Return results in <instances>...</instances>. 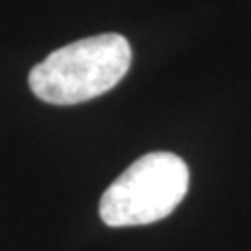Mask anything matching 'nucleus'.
I'll list each match as a JSON object with an SVG mask.
<instances>
[{
    "label": "nucleus",
    "instance_id": "1",
    "mask_svg": "<svg viewBox=\"0 0 251 251\" xmlns=\"http://www.w3.org/2000/svg\"><path fill=\"white\" fill-rule=\"evenodd\" d=\"M132 49L120 34H99L50 52L29 72V88L50 105H77L122 82Z\"/></svg>",
    "mask_w": 251,
    "mask_h": 251
},
{
    "label": "nucleus",
    "instance_id": "2",
    "mask_svg": "<svg viewBox=\"0 0 251 251\" xmlns=\"http://www.w3.org/2000/svg\"><path fill=\"white\" fill-rule=\"evenodd\" d=\"M186 191L188 168L178 155L147 153L105 191L100 220L113 228L159 222L180 205Z\"/></svg>",
    "mask_w": 251,
    "mask_h": 251
}]
</instances>
